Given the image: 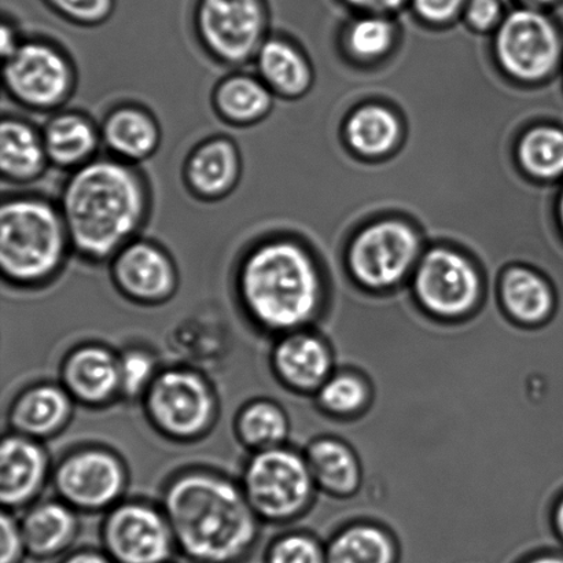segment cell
<instances>
[{
	"mask_svg": "<svg viewBox=\"0 0 563 563\" xmlns=\"http://www.w3.org/2000/svg\"><path fill=\"white\" fill-rule=\"evenodd\" d=\"M22 41H20L19 35H16V31L14 30V26L9 24L8 21H3L2 25V57L8 58L9 55L13 54L16 48L20 47V44Z\"/></svg>",
	"mask_w": 563,
	"mask_h": 563,
	"instance_id": "obj_42",
	"label": "cell"
},
{
	"mask_svg": "<svg viewBox=\"0 0 563 563\" xmlns=\"http://www.w3.org/2000/svg\"><path fill=\"white\" fill-rule=\"evenodd\" d=\"M20 523L27 555L36 560H53L65 554L79 532L74 509L63 501L33 507Z\"/></svg>",
	"mask_w": 563,
	"mask_h": 563,
	"instance_id": "obj_24",
	"label": "cell"
},
{
	"mask_svg": "<svg viewBox=\"0 0 563 563\" xmlns=\"http://www.w3.org/2000/svg\"><path fill=\"white\" fill-rule=\"evenodd\" d=\"M394 37V25L388 20L380 15H369L351 26L346 42L356 57L372 59L388 52Z\"/></svg>",
	"mask_w": 563,
	"mask_h": 563,
	"instance_id": "obj_33",
	"label": "cell"
},
{
	"mask_svg": "<svg viewBox=\"0 0 563 563\" xmlns=\"http://www.w3.org/2000/svg\"><path fill=\"white\" fill-rule=\"evenodd\" d=\"M518 159L533 178H560L563 175V131L554 126L528 131L518 145Z\"/></svg>",
	"mask_w": 563,
	"mask_h": 563,
	"instance_id": "obj_31",
	"label": "cell"
},
{
	"mask_svg": "<svg viewBox=\"0 0 563 563\" xmlns=\"http://www.w3.org/2000/svg\"><path fill=\"white\" fill-rule=\"evenodd\" d=\"M58 206L76 255L88 263L110 262L146 224L151 187L135 165L96 158L70 173Z\"/></svg>",
	"mask_w": 563,
	"mask_h": 563,
	"instance_id": "obj_1",
	"label": "cell"
},
{
	"mask_svg": "<svg viewBox=\"0 0 563 563\" xmlns=\"http://www.w3.org/2000/svg\"><path fill=\"white\" fill-rule=\"evenodd\" d=\"M110 272L115 287L141 303L167 301L178 287L173 257L151 240L136 239L125 245L110 261Z\"/></svg>",
	"mask_w": 563,
	"mask_h": 563,
	"instance_id": "obj_14",
	"label": "cell"
},
{
	"mask_svg": "<svg viewBox=\"0 0 563 563\" xmlns=\"http://www.w3.org/2000/svg\"><path fill=\"white\" fill-rule=\"evenodd\" d=\"M413 289L430 313L455 319L476 306L482 282L466 257L449 250H434L419 264Z\"/></svg>",
	"mask_w": 563,
	"mask_h": 563,
	"instance_id": "obj_13",
	"label": "cell"
},
{
	"mask_svg": "<svg viewBox=\"0 0 563 563\" xmlns=\"http://www.w3.org/2000/svg\"><path fill=\"white\" fill-rule=\"evenodd\" d=\"M65 389L85 405H104L120 394V357L97 345L81 346L66 357Z\"/></svg>",
	"mask_w": 563,
	"mask_h": 563,
	"instance_id": "obj_18",
	"label": "cell"
},
{
	"mask_svg": "<svg viewBox=\"0 0 563 563\" xmlns=\"http://www.w3.org/2000/svg\"><path fill=\"white\" fill-rule=\"evenodd\" d=\"M58 563H115L104 551L82 549L74 551Z\"/></svg>",
	"mask_w": 563,
	"mask_h": 563,
	"instance_id": "obj_41",
	"label": "cell"
},
{
	"mask_svg": "<svg viewBox=\"0 0 563 563\" xmlns=\"http://www.w3.org/2000/svg\"><path fill=\"white\" fill-rule=\"evenodd\" d=\"M76 69L69 55L52 42L33 38L3 59V86L20 107L55 112L74 96Z\"/></svg>",
	"mask_w": 563,
	"mask_h": 563,
	"instance_id": "obj_5",
	"label": "cell"
},
{
	"mask_svg": "<svg viewBox=\"0 0 563 563\" xmlns=\"http://www.w3.org/2000/svg\"><path fill=\"white\" fill-rule=\"evenodd\" d=\"M560 222L563 229V191L560 198Z\"/></svg>",
	"mask_w": 563,
	"mask_h": 563,
	"instance_id": "obj_46",
	"label": "cell"
},
{
	"mask_svg": "<svg viewBox=\"0 0 563 563\" xmlns=\"http://www.w3.org/2000/svg\"><path fill=\"white\" fill-rule=\"evenodd\" d=\"M48 473V456L35 439L19 433L3 439L0 449V500L19 509L41 493Z\"/></svg>",
	"mask_w": 563,
	"mask_h": 563,
	"instance_id": "obj_16",
	"label": "cell"
},
{
	"mask_svg": "<svg viewBox=\"0 0 563 563\" xmlns=\"http://www.w3.org/2000/svg\"><path fill=\"white\" fill-rule=\"evenodd\" d=\"M496 55L516 79L542 80L560 63L562 44L553 22L539 10L520 9L507 14L495 38Z\"/></svg>",
	"mask_w": 563,
	"mask_h": 563,
	"instance_id": "obj_9",
	"label": "cell"
},
{
	"mask_svg": "<svg viewBox=\"0 0 563 563\" xmlns=\"http://www.w3.org/2000/svg\"><path fill=\"white\" fill-rule=\"evenodd\" d=\"M274 93L257 75L225 76L214 87L212 107L225 124L252 126L262 123L274 108Z\"/></svg>",
	"mask_w": 563,
	"mask_h": 563,
	"instance_id": "obj_23",
	"label": "cell"
},
{
	"mask_svg": "<svg viewBox=\"0 0 563 563\" xmlns=\"http://www.w3.org/2000/svg\"><path fill=\"white\" fill-rule=\"evenodd\" d=\"M313 482L336 498L355 495L362 487L363 468L356 452L336 438L314 440L307 450Z\"/></svg>",
	"mask_w": 563,
	"mask_h": 563,
	"instance_id": "obj_26",
	"label": "cell"
},
{
	"mask_svg": "<svg viewBox=\"0 0 563 563\" xmlns=\"http://www.w3.org/2000/svg\"><path fill=\"white\" fill-rule=\"evenodd\" d=\"M42 135L49 165L70 173L96 159L102 143L99 126L80 112L55 113Z\"/></svg>",
	"mask_w": 563,
	"mask_h": 563,
	"instance_id": "obj_20",
	"label": "cell"
},
{
	"mask_svg": "<svg viewBox=\"0 0 563 563\" xmlns=\"http://www.w3.org/2000/svg\"><path fill=\"white\" fill-rule=\"evenodd\" d=\"M334 358L317 335L292 331L282 339L273 353L277 377L287 388L311 391L329 379Z\"/></svg>",
	"mask_w": 563,
	"mask_h": 563,
	"instance_id": "obj_19",
	"label": "cell"
},
{
	"mask_svg": "<svg viewBox=\"0 0 563 563\" xmlns=\"http://www.w3.org/2000/svg\"><path fill=\"white\" fill-rule=\"evenodd\" d=\"M257 76L274 96L300 98L312 85V69L306 55L284 37H268L256 55Z\"/></svg>",
	"mask_w": 563,
	"mask_h": 563,
	"instance_id": "obj_25",
	"label": "cell"
},
{
	"mask_svg": "<svg viewBox=\"0 0 563 563\" xmlns=\"http://www.w3.org/2000/svg\"><path fill=\"white\" fill-rule=\"evenodd\" d=\"M554 527L563 540V498L559 501V506L554 510Z\"/></svg>",
	"mask_w": 563,
	"mask_h": 563,
	"instance_id": "obj_43",
	"label": "cell"
},
{
	"mask_svg": "<svg viewBox=\"0 0 563 563\" xmlns=\"http://www.w3.org/2000/svg\"><path fill=\"white\" fill-rule=\"evenodd\" d=\"M413 10L422 20L445 24L465 10L467 0H411Z\"/></svg>",
	"mask_w": 563,
	"mask_h": 563,
	"instance_id": "obj_38",
	"label": "cell"
},
{
	"mask_svg": "<svg viewBox=\"0 0 563 563\" xmlns=\"http://www.w3.org/2000/svg\"><path fill=\"white\" fill-rule=\"evenodd\" d=\"M266 563H325V553L318 540L291 533L274 540L267 550Z\"/></svg>",
	"mask_w": 563,
	"mask_h": 563,
	"instance_id": "obj_35",
	"label": "cell"
},
{
	"mask_svg": "<svg viewBox=\"0 0 563 563\" xmlns=\"http://www.w3.org/2000/svg\"><path fill=\"white\" fill-rule=\"evenodd\" d=\"M419 253L416 231L400 220H384L364 229L350 250V268L358 284L388 289L410 272Z\"/></svg>",
	"mask_w": 563,
	"mask_h": 563,
	"instance_id": "obj_10",
	"label": "cell"
},
{
	"mask_svg": "<svg viewBox=\"0 0 563 563\" xmlns=\"http://www.w3.org/2000/svg\"><path fill=\"white\" fill-rule=\"evenodd\" d=\"M146 412L159 432L195 440L211 427L217 400L200 374L178 368L158 374L145 395Z\"/></svg>",
	"mask_w": 563,
	"mask_h": 563,
	"instance_id": "obj_8",
	"label": "cell"
},
{
	"mask_svg": "<svg viewBox=\"0 0 563 563\" xmlns=\"http://www.w3.org/2000/svg\"><path fill=\"white\" fill-rule=\"evenodd\" d=\"M27 555L21 523L8 511L0 517V563H22Z\"/></svg>",
	"mask_w": 563,
	"mask_h": 563,
	"instance_id": "obj_37",
	"label": "cell"
},
{
	"mask_svg": "<svg viewBox=\"0 0 563 563\" xmlns=\"http://www.w3.org/2000/svg\"><path fill=\"white\" fill-rule=\"evenodd\" d=\"M236 430L250 449L266 451L282 446L289 434V421L279 406L261 400L242 408Z\"/></svg>",
	"mask_w": 563,
	"mask_h": 563,
	"instance_id": "obj_30",
	"label": "cell"
},
{
	"mask_svg": "<svg viewBox=\"0 0 563 563\" xmlns=\"http://www.w3.org/2000/svg\"><path fill=\"white\" fill-rule=\"evenodd\" d=\"M126 473L123 463L108 450L74 452L59 463L55 488L66 505L97 511L113 506L123 495Z\"/></svg>",
	"mask_w": 563,
	"mask_h": 563,
	"instance_id": "obj_12",
	"label": "cell"
},
{
	"mask_svg": "<svg viewBox=\"0 0 563 563\" xmlns=\"http://www.w3.org/2000/svg\"><path fill=\"white\" fill-rule=\"evenodd\" d=\"M528 563H563V556L560 555H542L539 559L529 561Z\"/></svg>",
	"mask_w": 563,
	"mask_h": 563,
	"instance_id": "obj_45",
	"label": "cell"
},
{
	"mask_svg": "<svg viewBox=\"0 0 563 563\" xmlns=\"http://www.w3.org/2000/svg\"><path fill=\"white\" fill-rule=\"evenodd\" d=\"M372 390L356 374L342 373L329 378L319 389L318 401L336 417H347L368 405Z\"/></svg>",
	"mask_w": 563,
	"mask_h": 563,
	"instance_id": "obj_32",
	"label": "cell"
},
{
	"mask_svg": "<svg viewBox=\"0 0 563 563\" xmlns=\"http://www.w3.org/2000/svg\"><path fill=\"white\" fill-rule=\"evenodd\" d=\"M99 130L112 157L132 165L153 157L162 143L158 121L147 109L135 103L110 109Z\"/></svg>",
	"mask_w": 563,
	"mask_h": 563,
	"instance_id": "obj_17",
	"label": "cell"
},
{
	"mask_svg": "<svg viewBox=\"0 0 563 563\" xmlns=\"http://www.w3.org/2000/svg\"><path fill=\"white\" fill-rule=\"evenodd\" d=\"M263 0H198L196 32L201 47L218 64L244 66L267 41Z\"/></svg>",
	"mask_w": 563,
	"mask_h": 563,
	"instance_id": "obj_7",
	"label": "cell"
},
{
	"mask_svg": "<svg viewBox=\"0 0 563 563\" xmlns=\"http://www.w3.org/2000/svg\"><path fill=\"white\" fill-rule=\"evenodd\" d=\"M71 250L58 203L38 195L4 197L0 207V269L10 285L47 284Z\"/></svg>",
	"mask_w": 563,
	"mask_h": 563,
	"instance_id": "obj_4",
	"label": "cell"
},
{
	"mask_svg": "<svg viewBox=\"0 0 563 563\" xmlns=\"http://www.w3.org/2000/svg\"><path fill=\"white\" fill-rule=\"evenodd\" d=\"M49 162L42 131L30 121L4 115L0 126V174L10 185H31L42 178Z\"/></svg>",
	"mask_w": 563,
	"mask_h": 563,
	"instance_id": "obj_21",
	"label": "cell"
},
{
	"mask_svg": "<svg viewBox=\"0 0 563 563\" xmlns=\"http://www.w3.org/2000/svg\"><path fill=\"white\" fill-rule=\"evenodd\" d=\"M399 136L400 123L396 115L374 104L356 110L346 124L347 142L362 156H384L396 146Z\"/></svg>",
	"mask_w": 563,
	"mask_h": 563,
	"instance_id": "obj_29",
	"label": "cell"
},
{
	"mask_svg": "<svg viewBox=\"0 0 563 563\" xmlns=\"http://www.w3.org/2000/svg\"><path fill=\"white\" fill-rule=\"evenodd\" d=\"M500 296L507 313L520 323H543L554 307L548 282L527 268H511L505 274Z\"/></svg>",
	"mask_w": 563,
	"mask_h": 563,
	"instance_id": "obj_27",
	"label": "cell"
},
{
	"mask_svg": "<svg viewBox=\"0 0 563 563\" xmlns=\"http://www.w3.org/2000/svg\"><path fill=\"white\" fill-rule=\"evenodd\" d=\"M64 19L77 25L96 26L110 19L114 0H46Z\"/></svg>",
	"mask_w": 563,
	"mask_h": 563,
	"instance_id": "obj_36",
	"label": "cell"
},
{
	"mask_svg": "<svg viewBox=\"0 0 563 563\" xmlns=\"http://www.w3.org/2000/svg\"><path fill=\"white\" fill-rule=\"evenodd\" d=\"M156 377V363L151 353L131 350L120 356V394L131 399L146 395Z\"/></svg>",
	"mask_w": 563,
	"mask_h": 563,
	"instance_id": "obj_34",
	"label": "cell"
},
{
	"mask_svg": "<svg viewBox=\"0 0 563 563\" xmlns=\"http://www.w3.org/2000/svg\"><path fill=\"white\" fill-rule=\"evenodd\" d=\"M102 544L115 563H170L178 551L164 511L145 504H124L110 511Z\"/></svg>",
	"mask_w": 563,
	"mask_h": 563,
	"instance_id": "obj_11",
	"label": "cell"
},
{
	"mask_svg": "<svg viewBox=\"0 0 563 563\" xmlns=\"http://www.w3.org/2000/svg\"><path fill=\"white\" fill-rule=\"evenodd\" d=\"M313 483L308 462L297 452L278 446L253 455L242 489L258 518L285 522L306 509Z\"/></svg>",
	"mask_w": 563,
	"mask_h": 563,
	"instance_id": "obj_6",
	"label": "cell"
},
{
	"mask_svg": "<svg viewBox=\"0 0 563 563\" xmlns=\"http://www.w3.org/2000/svg\"><path fill=\"white\" fill-rule=\"evenodd\" d=\"M71 416V396L65 388L43 384L33 386L14 401L10 423L15 433L31 439L59 432Z\"/></svg>",
	"mask_w": 563,
	"mask_h": 563,
	"instance_id": "obj_22",
	"label": "cell"
},
{
	"mask_svg": "<svg viewBox=\"0 0 563 563\" xmlns=\"http://www.w3.org/2000/svg\"><path fill=\"white\" fill-rule=\"evenodd\" d=\"M396 559L394 540L374 526L345 528L325 551V563H396Z\"/></svg>",
	"mask_w": 563,
	"mask_h": 563,
	"instance_id": "obj_28",
	"label": "cell"
},
{
	"mask_svg": "<svg viewBox=\"0 0 563 563\" xmlns=\"http://www.w3.org/2000/svg\"><path fill=\"white\" fill-rule=\"evenodd\" d=\"M236 290L253 322L292 333L317 317L322 280L311 253L282 235L262 236L241 256Z\"/></svg>",
	"mask_w": 563,
	"mask_h": 563,
	"instance_id": "obj_3",
	"label": "cell"
},
{
	"mask_svg": "<svg viewBox=\"0 0 563 563\" xmlns=\"http://www.w3.org/2000/svg\"><path fill=\"white\" fill-rule=\"evenodd\" d=\"M242 157L228 136H212L198 143L186 158L184 179L187 190L201 201H220L239 186Z\"/></svg>",
	"mask_w": 563,
	"mask_h": 563,
	"instance_id": "obj_15",
	"label": "cell"
},
{
	"mask_svg": "<svg viewBox=\"0 0 563 563\" xmlns=\"http://www.w3.org/2000/svg\"><path fill=\"white\" fill-rule=\"evenodd\" d=\"M518 2H520L523 8L540 10L545 8V5L553 4L556 0H518Z\"/></svg>",
	"mask_w": 563,
	"mask_h": 563,
	"instance_id": "obj_44",
	"label": "cell"
},
{
	"mask_svg": "<svg viewBox=\"0 0 563 563\" xmlns=\"http://www.w3.org/2000/svg\"><path fill=\"white\" fill-rule=\"evenodd\" d=\"M163 511L176 550L191 563H242L257 543L258 517L244 489L220 474H179L165 489Z\"/></svg>",
	"mask_w": 563,
	"mask_h": 563,
	"instance_id": "obj_2",
	"label": "cell"
},
{
	"mask_svg": "<svg viewBox=\"0 0 563 563\" xmlns=\"http://www.w3.org/2000/svg\"><path fill=\"white\" fill-rule=\"evenodd\" d=\"M465 15L474 30L488 31L499 21V0H467Z\"/></svg>",
	"mask_w": 563,
	"mask_h": 563,
	"instance_id": "obj_39",
	"label": "cell"
},
{
	"mask_svg": "<svg viewBox=\"0 0 563 563\" xmlns=\"http://www.w3.org/2000/svg\"><path fill=\"white\" fill-rule=\"evenodd\" d=\"M344 2L368 13L384 14L400 9L407 0H344Z\"/></svg>",
	"mask_w": 563,
	"mask_h": 563,
	"instance_id": "obj_40",
	"label": "cell"
}]
</instances>
